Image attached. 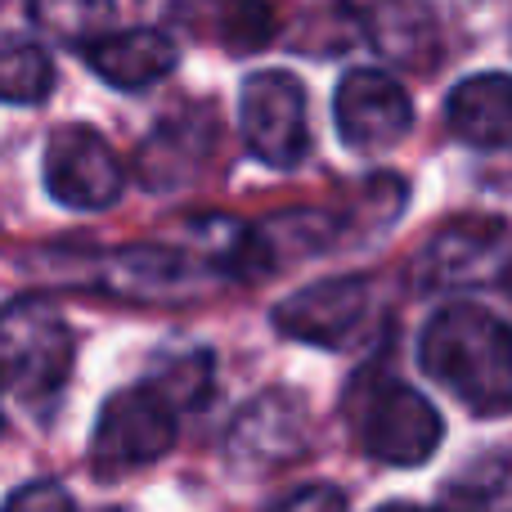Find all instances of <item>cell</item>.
I'll use <instances>...</instances> for the list:
<instances>
[{
	"label": "cell",
	"mask_w": 512,
	"mask_h": 512,
	"mask_svg": "<svg viewBox=\"0 0 512 512\" xmlns=\"http://www.w3.org/2000/svg\"><path fill=\"white\" fill-rule=\"evenodd\" d=\"M54 90V63L45 45L0 32V104H45Z\"/></svg>",
	"instance_id": "cell-16"
},
{
	"label": "cell",
	"mask_w": 512,
	"mask_h": 512,
	"mask_svg": "<svg viewBox=\"0 0 512 512\" xmlns=\"http://www.w3.org/2000/svg\"><path fill=\"white\" fill-rule=\"evenodd\" d=\"M508 279V225L454 221L436 234L418 256V288L427 292H481L504 288Z\"/></svg>",
	"instance_id": "cell-8"
},
{
	"label": "cell",
	"mask_w": 512,
	"mask_h": 512,
	"mask_svg": "<svg viewBox=\"0 0 512 512\" xmlns=\"http://www.w3.org/2000/svg\"><path fill=\"white\" fill-rule=\"evenodd\" d=\"M369 315H373L369 279L364 274H333V279L306 283L301 292L283 297L270 319L292 342L342 351V346H355L364 337Z\"/></svg>",
	"instance_id": "cell-6"
},
{
	"label": "cell",
	"mask_w": 512,
	"mask_h": 512,
	"mask_svg": "<svg viewBox=\"0 0 512 512\" xmlns=\"http://www.w3.org/2000/svg\"><path fill=\"white\" fill-rule=\"evenodd\" d=\"M41 180L50 198L68 212H108L122 198L126 171L108 140L90 126H59L45 144Z\"/></svg>",
	"instance_id": "cell-7"
},
{
	"label": "cell",
	"mask_w": 512,
	"mask_h": 512,
	"mask_svg": "<svg viewBox=\"0 0 512 512\" xmlns=\"http://www.w3.org/2000/svg\"><path fill=\"white\" fill-rule=\"evenodd\" d=\"M216 149V122L203 113L194 117H171V122H162L158 131L144 140L140 149V180L149 189H158V194H171V189H180L185 180H194L198 171H203V162L212 158Z\"/></svg>",
	"instance_id": "cell-14"
},
{
	"label": "cell",
	"mask_w": 512,
	"mask_h": 512,
	"mask_svg": "<svg viewBox=\"0 0 512 512\" xmlns=\"http://www.w3.org/2000/svg\"><path fill=\"white\" fill-rule=\"evenodd\" d=\"M360 445L373 463L387 468H423L445 436V423L423 391L396 378H378L355 405Z\"/></svg>",
	"instance_id": "cell-4"
},
{
	"label": "cell",
	"mask_w": 512,
	"mask_h": 512,
	"mask_svg": "<svg viewBox=\"0 0 512 512\" xmlns=\"http://www.w3.org/2000/svg\"><path fill=\"white\" fill-rule=\"evenodd\" d=\"M283 18L274 9V0H225L221 9V36L234 54H252L279 36Z\"/></svg>",
	"instance_id": "cell-18"
},
{
	"label": "cell",
	"mask_w": 512,
	"mask_h": 512,
	"mask_svg": "<svg viewBox=\"0 0 512 512\" xmlns=\"http://www.w3.org/2000/svg\"><path fill=\"white\" fill-rule=\"evenodd\" d=\"M27 14L54 45L81 50V45H90L95 36H104L113 27L117 5L113 0H32Z\"/></svg>",
	"instance_id": "cell-17"
},
{
	"label": "cell",
	"mask_w": 512,
	"mask_h": 512,
	"mask_svg": "<svg viewBox=\"0 0 512 512\" xmlns=\"http://www.w3.org/2000/svg\"><path fill=\"white\" fill-rule=\"evenodd\" d=\"M418 364L472 414L504 418L512 405V337L495 310L445 301L418 337Z\"/></svg>",
	"instance_id": "cell-1"
},
{
	"label": "cell",
	"mask_w": 512,
	"mask_h": 512,
	"mask_svg": "<svg viewBox=\"0 0 512 512\" xmlns=\"http://www.w3.org/2000/svg\"><path fill=\"white\" fill-rule=\"evenodd\" d=\"M77 54H86L90 72L104 77L113 90H144L153 81L171 77L180 63V45L158 27H126V32L108 27L104 36L81 45Z\"/></svg>",
	"instance_id": "cell-13"
},
{
	"label": "cell",
	"mask_w": 512,
	"mask_h": 512,
	"mask_svg": "<svg viewBox=\"0 0 512 512\" xmlns=\"http://www.w3.org/2000/svg\"><path fill=\"white\" fill-rule=\"evenodd\" d=\"M198 270H203V265L189 252L131 243V248L108 252L104 261H99L95 283L126 301H185L189 292L198 288Z\"/></svg>",
	"instance_id": "cell-11"
},
{
	"label": "cell",
	"mask_w": 512,
	"mask_h": 512,
	"mask_svg": "<svg viewBox=\"0 0 512 512\" xmlns=\"http://www.w3.org/2000/svg\"><path fill=\"white\" fill-rule=\"evenodd\" d=\"M346 504H351V499L333 486H301V490H288V495L274 499V508H292V512H306V508L333 512V508H346Z\"/></svg>",
	"instance_id": "cell-22"
},
{
	"label": "cell",
	"mask_w": 512,
	"mask_h": 512,
	"mask_svg": "<svg viewBox=\"0 0 512 512\" xmlns=\"http://www.w3.org/2000/svg\"><path fill=\"white\" fill-rule=\"evenodd\" d=\"M176 432H180V409L153 382L122 387L99 409L95 441H90V472H95V481L131 477V472L158 463L176 445Z\"/></svg>",
	"instance_id": "cell-3"
},
{
	"label": "cell",
	"mask_w": 512,
	"mask_h": 512,
	"mask_svg": "<svg viewBox=\"0 0 512 512\" xmlns=\"http://www.w3.org/2000/svg\"><path fill=\"white\" fill-rule=\"evenodd\" d=\"M77 364V333L45 297L0 306V396L23 409H45L63 396Z\"/></svg>",
	"instance_id": "cell-2"
},
{
	"label": "cell",
	"mask_w": 512,
	"mask_h": 512,
	"mask_svg": "<svg viewBox=\"0 0 512 512\" xmlns=\"http://www.w3.org/2000/svg\"><path fill=\"white\" fill-rule=\"evenodd\" d=\"M243 140L252 158L274 171H292L310 153V117H306V90L292 72L270 68L252 72L239 95Z\"/></svg>",
	"instance_id": "cell-5"
},
{
	"label": "cell",
	"mask_w": 512,
	"mask_h": 512,
	"mask_svg": "<svg viewBox=\"0 0 512 512\" xmlns=\"http://www.w3.org/2000/svg\"><path fill=\"white\" fill-rule=\"evenodd\" d=\"M373 50L387 63L427 77L436 72V63L445 59V41H441V14L436 0H373L369 18H364Z\"/></svg>",
	"instance_id": "cell-12"
},
{
	"label": "cell",
	"mask_w": 512,
	"mask_h": 512,
	"mask_svg": "<svg viewBox=\"0 0 512 512\" xmlns=\"http://www.w3.org/2000/svg\"><path fill=\"white\" fill-rule=\"evenodd\" d=\"M212 382H216L212 355L194 351V355H180L176 364H167V369L153 378V387H158L176 409H203L207 396H212Z\"/></svg>",
	"instance_id": "cell-19"
},
{
	"label": "cell",
	"mask_w": 512,
	"mask_h": 512,
	"mask_svg": "<svg viewBox=\"0 0 512 512\" xmlns=\"http://www.w3.org/2000/svg\"><path fill=\"white\" fill-rule=\"evenodd\" d=\"M0 5H5V0H0Z\"/></svg>",
	"instance_id": "cell-23"
},
{
	"label": "cell",
	"mask_w": 512,
	"mask_h": 512,
	"mask_svg": "<svg viewBox=\"0 0 512 512\" xmlns=\"http://www.w3.org/2000/svg\"><path fill=\"white\" fill-rule=\"evenodd\" d=\"M445 122L463 144L481 153H504L512 140V86L504 72L463 77L445 99Z\"/></svg>",
	"instance_id": "cell-15"
},
{
	"label": "cell",
	"mask_w": 512,
	"mask_h": 512,
	"mask_svg": "<svg viewBox=\"0 0 512 512\" xmlns=\"http://www.w3.org/2000/svg\"><path fill=\"white\" fill-rule=\"evenodd\" d=\"M504 486H508V463L504 454H490V472H463L445 490V499H454V504H490V499L504 495Z\"/></svg>",
	"instance_id": "cell-20"
},
{
	"label": "cell",
	"mask_w": 512,
	"mask_h": 512,
	"mask_svg": "<svg viewBox=\"0 0 512 512\" xmlns=\"http://www.w3.org/2000/svg\"><path fill=\"white\" fill-rule=\"evenodd\" d=\"M68 508H72V495L50 477L27 481V486L5 495V512H68Z\"/></svg>",
	"instance_id": "cell-21"
},
{
	"label": "cell",
	"mask_w": 512,
	"mask_h": 512,
	"mask_svg": "<svg viewBox=\"0 0 512 512\" xmlns=\"http://www.w3.org/2000/svg\"><path fill=\"white\" fill-rule=\"evenodd\" d=\"M337 135L351 153H387L414 126V99L378 68H351L333 95Z\"/></svg>",
	"instance_id": "cell-10"
},
{
	"label": "cell",
	"mask_w": 512,
	"mask_h": 512,
	"mask_svg": "<svg viewBox=\"0 0 512 512\" xmlns=\"http://www.w3.org/2000/svg\"><path fill=\"white\" fill-rule=\"evenodd\" d=\"M0 423H5V418H0Z\"/></svg>",
	"instance_id": "cell-24"
},
{
	"label": "cell",
	"mask_w": 512,
	"mask_h": 512,
	"mask_svg": "<svg viewBox=\"0 0 512 512\" xmlns=\"http://www.w3.org/2000/svg\"><path fill=\"white\" fill-rule=\"evenodd\" d=\"M221 454L234 477L243 481L270 477V472L297 463L306 454V409H301V400L288 391H265V396L248 400L225 432Z\"/></svg>",
	"instance_id": "cell-9"
}]
</instances>
